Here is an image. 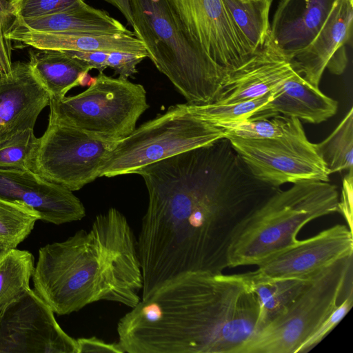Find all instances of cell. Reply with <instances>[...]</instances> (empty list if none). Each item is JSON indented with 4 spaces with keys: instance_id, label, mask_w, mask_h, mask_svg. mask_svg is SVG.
I'll list each match as a JSON object with an SVG mask.
<instances>
[{
    "instance_id": "4316f807",
    "label": "cell",
    "mask_w": 353,
    "mask_h": 353,
    "mask_svg": "<svg viewBox=\"0 0 353 353\" xmlns=\"http://www.w3.org/2000/svg\"><path fill=\"white\" fill-rule=\"evenodd\" d=\"M41 219L39 212L25 203L0 198V241L17 248Z\"/></svg>"
},
{
    "instance_id": "8fae6325",
    "label": "cell",
    "mask_w": 353,
    "mask_h": 353,
    "mask_svg": "<svg viewBox=\"0 0 353 353\" xmlns=\"http://www.w3.org/2000/svg\"><path fill=\"white\" fill-rule=\"evenodd\" d=\"M54 314L28 289L0 315V353H77V339L63 331Z\"/></svg>"
},
{
    "instance_id": "ab89813d",
    "label": "cell",
    "mask_w": 353,
    "mask_h": 353,
    "mask_svg": "<svg viewBox=\"0 0 353 353\" xmlns=\"http://www.w3.org/2000/svg\"><path fill=\"white\" fill-rule=\"evenodd\" d=\"M239 1H241V2H243V3H247V2L254 1H257V0H239Z\"/></svg>"
},
{
    "instance_id": "d6986e66",
    "label": "cell",
    "mask_w": 353,
    "mask_h": 353,
    "mask_svg": "<svg viewBox=\"0 0 353 353\" xmlns=\"http://www.w3.org/2000/svg\"><path fill=\"white\" fill-rule=\"evenodd\" d=\"M337 110L336 101L310 85L296 72L273 90L270 100L250 118L279 114L317 124L333 117Z\"/></svg>"
},
{
    "instance_id": "f546056e",
    "label": "cell",
    "mask_w": 353,
    "mask_h": 353,
    "mask_svg": "<svg viewBox=\"0 0 353 353\" xmlns=\"http://www.w3.org/2000/svg\"><path fill=\"white\" fill-rule=\"evenodd\" d=\"M37 141L34 129L20 131L0 141V168L29 169Z\"/></svg>"
},
{
    "instance_id": "9c48e42d",
    "label": "cell",
    "mask_w": 353,
    "mask_h": 353,
    "mask_svg": "<svg viewBox=\"0 0 353 353\" xmlns=\"http://www.w3.org/2000/svg\"><path fill=\"white\" fill-rule=\"evenodd\" d=\"M47 128L38 138L29 170L71 191L100 177L117 141L94 136L61 119L50 109Z\"/></svg>"
},
{
    "instance_id": "2e32d148",
    "label": "cell",
    "mask_w": 353,
    "mask_h": 353,
    "mask_svg": "<svg viewBox=\"0 0 353 353\" xmlns=\"http://www.w3.org/2000/svg\"><path fill=\"white\" fill-rule=\"evenodd\" d=\"M297 72L290 57L271 39L241 65L228 72L212 103H227L261 97Z\"/></svg>"
},
{
    "instance_id": "3957f363",
    "label": "cell",
    "mask_w": 353,
    "mask_h": 353,
    "mask_svg": "<svg viewBox=\"0 0 353 353\" xmlns=\"http://www.w3.org/2000/svg\"><path fill=\"white\" fill-rule=\"evenodd\" d=\"M32 278L34 290L58 315L99 301L134 307L143 275L126 217L111 208L98 214L88 230L41 247Z\"/></svg>"
},
{
    "instance_id": "74e56055",
    "label": "cell",
    "mask_w": 353,
    "mask_h": 353,
    "mask_svg": "<svg viewBox=\"0 0 353 353\" xmlns=\"http://www.w3.org/2000/svg\"><path fill=\"white\" fill-rule=\"evenodd\" d=\"M107 2L115 6L122 13L128 23L133 27L134 21L128 0H107Z\"/></svg>"
},
{
    "instance_id": "ac0fdd59",
    "label": "cell",
    "mask_w": 353,
    "mask_h": 353,
    "mask_svg": "<svg viewBox=\"0 0 353 353\" xmlns=\"http://www.w3.org/2000/svg\"><path fill=\"white\" fill-rule=\"evenodd\" d=\"M336 0H281L270 25V37L288 57L307 47Z\"/></svg>"
},
{
    "instance_id": "4fadbf2b",
    "label": "cell",
    "mask_w": 353,
    "mask_h": 353,
    "mask_svg": "<svg viewBox=\"0 0 353 353\" xmlns=\"http://www.w3.org/2000/svg\"><path fill=\"white\" fill-rule=\"evenodd\" d=\"M353 254V233L336 224L309 239L299 241L243 273L250 281L310 276L338 259Z\"/></svg>"
},
{
    "instance_id": "277c9868",
    "label": "cell",
    "mask_w": 353,
    "mask_h": 353,
    "mask_svg": "<svg viewBox=\"0 0 353 353\" xmlns=\"http://www.w3.org/2000/svg\"><path fill=\"white\" fill-rule=\"evenodd\" d=\"M135 37L148 58L192 105L214 101L228 72L192 39L168 0H128Z\"/></svg>"
},
{
    "instance_id": "5bb4252c",
    "label": "cell",
    "mask_w": 353,
    "mask_h": 353,
    "mask_svg": "<svg viewBox=\"0 0 353 353\" xmlns=\"http://www.w3.org/2000/svg\"><path fill=\"white\" fill-rule=\"evenodd\" d=\"M353 0H336L321 29L310 44L291 57L296 71L319 88L325 68L334 74L345 71L348 59L345 46L351 39Z\"/></svg>"
},
{
    "instance_id": "60d3db41",
    "label": "cell",
    "mask_w": 353,
    "mask_h": 353,
    "mask_svg": "<svg viewBox=\"0 0 353 353\" xmlns=\"http://www.w3.org/2000/svg\"><path fill=\"white\" fill-rule=\"evenodd\" d=\"M103 1H107V0H103Z\"/></svg>"
},
{
    "instance_id": "836d02e7",
    "label": "cell",
    "mask_w": 353,
    "mask_h": 353,
    "mask_svg": "<svg viewBox=\"0 0 353 353\" xmlns=\"http://www.w3.org/2000/svg\"><path fill=\"white\" fill-rule=\"evenodd\" d=\"M146 57L142 54L124 52H108L107 67L111 68L119 77L128 79L137 72V66Z\"/></svg>"
},
{
    "instance_id": "6da1fadb",
    "label": "cell",
    "mask_w": 353,
    "mask_h": 353,
    "mask_svg": "<svg viewBox=\"0 0 353 353\" xmlns=\"http://www.w3.org/2000/svg\"><path fill=\"white\" fill-rule=\"evenodd\" d=\"M148 205L137 249L141 299L183 275L221 273L231 241L252 206L207 177L181 174L147 183Z\"/></svg>"
},
{
    "instance_id": "e575fe53",
    "label": "cell",
    "mask_w": 353,
    "mask_h": 353,
    "mask_svg": "<svg viewBox=\"0 0 353 353\" xmlns=\"http://www.w3.org/2000/svg\"><path fill=\"white\" fill-rule=\"evenodd\" d=\"M352 196H353V170H348L343 181V189L341 201L339 200L338 212H340L346 220L348 228L352 230Z\"/></svg>"
},
{
    "instance_id": "5b68a950",
    "label": "cell",
    "mask_w": 353,
    "mask_h": 353,
    "mask_svg": "<svg viewBox=\"0 0 353 353\" xmlns=\"http://www.w3.org/2000/svg\"><path fill=\"white\" fill-rule=\"evenodd\" d=\"M337 187L305 181L278 190L243 221L229 247L228 268L259 265L293 245L308 222L338 212Z\"/></svg>"
},
{
    "instance_id": "7c38bea8",
    "label": "cell",
    "mask_w": 353,
    "mask_h": 353,
    "mask_svg": "<svg viewBox=\"0 0 353 353\" xmlns=\"http://www.w3.org/2000/svg\"><path fill=\"white\" fill-rule=\"evenodd\" d=\"M192 39L227 72L254 54L233 22L223 0H168Z\"/></svg>"
},
{
    "instance_id": "52a82bcc",
    "label": "cell",
    "mask_w": 353,
    "mask_h": 353,
    "mask_svg": "<svg viewBox=\"0 0 353 353\" xmlns=\"http://www.w3.org/2000/svg\"><path fill=\"white\" fill-rule=\"evenodd\" d=\"M352 264V254L313 274L285 311L253 334L237 353H296L336 307Z\"/></svg>"
},
{
    "instance_id": "30bf717a",
    "label": "cell",
    "mask_w": 353,
    "mask_h": 353,
    "mask_svg": "<svg viewBox=\"0 0 353 353\" xmlns=\"http://www.w3.org/2000/svg\"><path fill=\"white\" fill-rule=\"evenodd\" d=\"M234 150L258 180L275 188L286 183L329 181V174L307 139L301 121L294 118L279 137L247 139L228 135Z\"/></svg>"
},
{
    "instance_id": "d4e9b609",
    "label": "cell",
    "mask_w": 353,
    "mask_h": 353,
    "mask_svg": "<svg viewBox=\"0 0 353 353\" xmlns=\"http://www.w3.org/2000/svg\"><path fill=\"white\" fill-rule=\"evenodd\" d=\"M34 256L27 250L11 248L0 256V315L30 289Z\"/></svg>"
},
{
    "instance_id": "d590c367",
    "label": "cell",
    "mask_w": 353,
    "mask_h": 353,
    "mask_svg": "<svg viewBox=\"0 0 353 353\" xmlns=\"http://www.w3.org/2000/svg\"><path fill=\"white\" fill-rule=\"evenodd\" d=\"M77 353H124L119 343H108L96 336L77 339Z\"/></svg>"
},
{
    "instance_id": "8992f818",
    "label": "cell",
    "mask_w": 353,
    "mask_h": 353,
    "mask_svg": "<svg viewBox=\"0 0 353 353\" xmlns=\"http://www.w3.org/2000/svg\"><path fill=\"white\" fill-rule=\"evenodd\" d=\"M224 137L222 129L200 119L190 104H176L118 141L100 177L135 174L150 164Z\"/></svg>"
},
{
    "instance_id": "f1b7e54d",
    "label": "cell",
    "mask_w": 353,
    "mask_h": 353,
    "mask_svg": "<svg viewBox=\"0 0 353 353\" xmlns=\"http://www.w3.org/2000/svg\"><path fill=\"white\" fill-rule=\"evenodd\" d=\"M294 117L274 115L218 124L228 135L247 139H272L281 137L290 126Z\"/></svg>"
},
{
    "instance_id": "d6a6232c",
    "label": "cell",
    "mask_w": 353,
    "mask_h": 353,
    "mask_svg": "<svg viewBox=\"0 0 353 353\" xmlns=\"http://www.w3.org/2000/svg\"><path fill=\"white\" fill-rule=\"evenodd\" d=\"M13 19L10 0H0V75L3 77L12 72V45L6 33Z\"/></svg>"
},
{
    "instance_id": "4dcf8cb0",
    "label": "cell",
    "mask_w": 353,
    "mask_h": 353,
    "mask_svg": "<svg viewBox=\"0 0 353 353\" xmlns=\"http://www.w3.org/2000/svg\"><path fill=\"white\" fill-rule=\"evenodd\" d=\"M82 0H10L14 19H29L67 10Z\"/></svg>"
},
{
    "instance_id": "484cf974",
    "label": "cell",
    "mask_w": 353,
    "mask_h": 353,
    "mask_svg": "<svg viewBox=\"0 0 353 353\" xmlns=\"http://www.w3.org/2000/svg\"><path fill=\"white\" fill-rule=\"evenodd\" d=\"M314 147L329 175L353 168L352 107L335 130Z\"/></svg>"
},
{
    "instance_id": "ffe728a7",
    "label": "cell",
    "mask_w": 353,
    "mask_h": 353,
    "mask_svg": "<svg viewBox=\"0 0 353 353\" xmlns=\"http://www.w3.org/2000/svg\"><path fill=\"white\" fill-rule=\"evenodd\" d=\"M11 41L34 49L82 52H124L148 57L143 43L134 34L93 32L45 33L9 29Z\"/></svg>"
},
{
    "instance_id": "83f0119b",
    "label": "cell",
    "mask_w": 353,
    "mask_h": 353,
    "mask_svg": "<svg viewBox=\"0 0 353 353\" xmlns=\"http://www.w3.org/2000/svg\"><path fill=\"white\" fill-rule=\"evenodd\" d=\"M272 91L249 100L227 103L191 105L194 113L202 120L216 125L250 119L272 98Z\"/></svg>"
},
{
    "instance_id": "7402d4cb",
    "label": "cell",
    "mask_w": 353,
    "mask_h": 353,
    "mask_svg": "<svg viewBox=\"0 0 353 353\" xmlns=\"http://www.w3.org/2000/svg\"><path fill=\"white\" fill-rule=\"evenodd\" d=\"M28 63L52 100L59 101L72 88L85 84L92 68L70 52L35 49L30 51Z\"/></svg>"
},
{
    "instance_id": "603a6c76",
    "label": "cell",
    "mask_w": 353,
    "mask_h": 353,
    "mask_svg": "<svg viewBox=\"0 0 353 353\" xmlns=\"http://www.w3.org/2000/svg\"><path fill=\"white\" fill-rule=\"evenodd\" d=\"M312 275L258 281H250L244 276L255 294L259 303L256 332L285 311L305 289Z\"/></svg>"
},
{
    "instance_id": "f35d334b",
    "label": "cell",
    "mask_w": 353,
    "mask_h": 353,
    "mask_svg": "<svg viewBox=\"0 0 353 353\" xmlns=\"http://www.w3.org/2000/svg\"><path fill=\"white\" fill-rule=\"evenodd\" d=\"M14 247L3 241H0V256L11 248Z\"/></svg>"
},
{
    "instance_id": "7a4b0ae2",
    "label": "cell",
    "mask_w": 353,
    "mask_h": 353,
    "mask_svg": "<svg viewBox=\"0 0 353 353\" xmlns=\"http://www.w3.org/2000/svg\"><path fill=\"white\" fill-rule=\"evenodd\" d=\"M259 313L243 274L188 273L124 314L118 342L128 353H237L256 332Z\"/></svg>"
},
{
    "instance_id": "8d00e7d4",
    "label": "cell",
    "mask_w": 353,
    "mask_h": 353,
    "mask_svg": "<svg viewBox=\"0 0 353 353\" xmlns=\"http://www.w3.org/2000/svg\"><path fill=\"white\" fill-rule=\"evenodd\" d=\"M74 57L86 62L92 69H97L102 72L107 67L108 52H82L68 51Z\"/></svg>"
},
{
    "instance_id": "1f68e13d",
    "label": "cell",
    "mask_w": 353,
    "mask_h": 353,
    "mask_svg": "<svg viewBox=\"0 0 353 353\" xmlns=\"http://www.w3.org/2000/svg\"><path fill=\"white\" fill-rule=\"evenodd\" d=\"M353 305V291H350L343 301L324 320L314 332L300 346L296 353H306L317 345L345 317Z\"/></svg>"
},
{
    "instance_id": "cb8c5ba5",
    "label": "cell",
    "mask_w": 353,
    "mask_h": 353,
    "mask_svg": "<svg viewBox=\"0 0 353 353\" xmlns=\"http://www.w3.org/2000/svg\"><path fill=\"white\" fill-rule=\"evenodd\" d=\"M273 0L247 3L223 0L233 22L253 53L261 50L270 34L269 14Z\"/></svg>"
},
{
    "instance_id": "44dd1931",
    "label": "cell",
    "mask_w": 353,
    "mask_h": 353,
    "mask_svg": "<svg viewBox=\"0 0 353 353\" xmlns=\"http://www.w3.org/2000/svg\"><path fill=\"white\" fill-rule=\"evenodd\" d=\"M9 29L45 33L134 34L108 12L90 6L83 0L67 10L52 14L29 19H14Z\"/></svg>"
},
{
    "instance_id": "9a60e30c",
    "label": "cell",
    "mask_w": 353,
    "mask_h": 353,
    "mask_svg": "<svg viewBox=\"0 0 353 353\" xmlns=\"http://www.w3.org/2000/svg\"><path fill=\"white\" fill-rule=\"evenodd\" d=\"M0 198L22 201L39 212L41 221L55 225L80 221L86 214L72 191L29 169L0 168Z\"/></svg>"
},
{
    "instance_id": "ba28073f",
    "label": "cell",
    "mask_w": 353,
    "mask_h": 353,
    "mask_svg": "<svg viewBox=\"0 0 353 353\" xmlns=\"http://www.w3.org/2000/svg\"><path fill=\"white\" fill-rule=\"evenodd\" d=\"M83 92L50 101V109L65 122L94 136L117 141L130 135L148 108L144 87L99 72Z\"/></svg>"
},
{
    "instance_id": "e0dca14e",
    "label": "cell",
    "mask_w": 353,
    "mask_h": 353,
    "mask_svg": "<svg viewBox=\"0 0 353 353\" xmlns=\"http://www.w3.org/2000/svg\"><path fill=\"white\" fill-rule=\"evenodd\" d=\"M50 101L28 62H13L10 75H0V141L34 129L39 114Z\"/></svg>"
}]
</instances>
